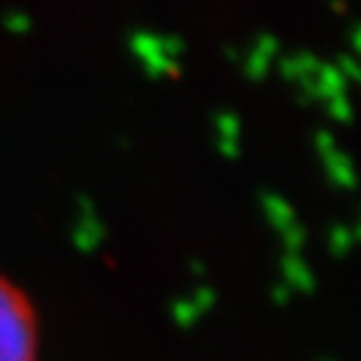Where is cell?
Wrapping results in <instances>:
<instances>
[{"instance_id": "1", "label": "cell", "mask_w": 361, "mask_h": 361, "mask_svg": "<svg viewBox=\"0 0 361 361\" xmlns=\"http://www.w3.org/2000/svg\"><path fill=\"white\" fill-rule=\"evenodd\" d=\"M40 359V316L30 293L0 274V361Z\"/></svg>"}]
</instances>
